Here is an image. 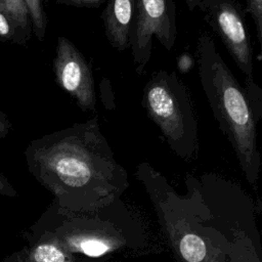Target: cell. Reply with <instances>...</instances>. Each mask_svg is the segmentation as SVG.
<instances>
[{
	"label": "cell",
	"instance_id": "10",
	"mask_svg": "<svg viewBox=\"0 0 262 262\" xmlns=\"http://www.w3.org/2000/svg\"><path fill=\"white\" fill-rule=\"evenodd\" d=\"M29 12L32 32L39 41L45 39L47 30V16L45 13L43 0H24Z\"/></svg>",
	"mask_w": 262,
	"mask_h": 262
},
{
	"label": "cell",
	"instance_id": "7",
	"mask_svg": "<svg viewBox=\"0 0 262 262\" xmlns=\"http://www.w3.org/2000/svg\"><path fill=\"white\" fill-rule=\"evenodd\" d=\"M101 18L105 37L118 51L129 48L135 0H106Z\"/></svg>",
	"mask_w": 262,
	"mask_h": 262
},
{
	"label": "cell",
	"instance_id": "2",
	"mask_svg": "<svg viewBox=\"0 0 262 262\" xmlns=\"http://www.w3.org/2000/svg\"><path fill=\"white\" fill-rule=\"evenodd\" d=\"M195 61L202 88L220 130L231 143L250 181L260 168L257 124L243 86L217 50L211 35L202 31L196 40Z\"/></svg>",
	"mask_w": 262,
	"mask_h": 262
},
{
	"label": "cell",
	"instance_id": "15",
	"mask_svg": "<svg viewBox=\"0 0 262 262\" xmlns=\"http://www.w3.org/2000/svg\"><path fill=\"white\" fill-rule=\"evenodd\" d=\"M56 3L61 5L74 6V7H86V8H98L106 0H55Z\"/></svg>",
	"mask_w": 262,
	"mask_h": 262
},
{
	"label": "cell",
	"instance_id": "3",
	"mask_svg": "<svg viewBox=\"0 0 262 262\" xmlns=\"http://www.w3.org/2000/svg\"><path fill=\"white\" fill-rule=\"evenodd\" d=\"M141 105L178 157L188 161L195 156L198 118L188 88L175 72H155L143 88Z\"/></svg>",
	"mask_w": 262,
	"mask_h": 262
},
{
	"label": "cell",
	"instance_id": "18",
	"mask_svg": "<svg viewBox=\"0 0 262 262\" xmlns=\"http://www.w3.org/2000/svg\"><path fill=\"white\" fill-rule=\"evenodd\" d=\"M11 130V123L9 122L5 113L0 110V138H4Z\"/></svg>",
	"mask_w": 262,
	"mask_h": 262
},
{
	"label": "cell",
	"instance_id": "4",
	"mask_svg": "<svg viewBox=\"0 0 262 262\" xmlns=\"http://www.w3.org/2000/svg\"><path fill=\"white\" fill-rule=\"evenodd\" d=\"M177 37L174 0H135L129 48L135 72L144 73L152 50V39L171 51Z\"/></svg>",
	"mask_w": 262,
	"mask_h": 262
},
{
	"label": "cell",
	"instance_id": "17",
	"mask_svg": "<svg viewBox=\"0 0 262 262\" xmlns=\"http://www.w3.org/2000/svg\"><path fill=\"white\" fill-rule=\"evenodd\" d=\"M0 194L6 196H15L17 194L15 189L2 173H0Z\"/></svg>",
	"mask_w": 262,
	"mask_h": 262
},
{
	"label": "cell",
	"instance_id": "16",
	"mask_svg": "<svg viewBox=\"0 0 262 262\" xmlns=\"http://www.w3.org/2000/svg\"><path fill=\"white\" fill-rule=\"evenodd\" d=\"M193 64H194V59L187 52L181 53L176 59V68L182 74L188 73L193 67Z\"/></svg>",
	"mask_w": 262,
	"mask_h": 262
},
{
	"label": "cell",
	"instance_id": "19",
	"mask_svg": "<svg viewBox=\"0 0 262 262\" xmlns=\"http://www.w3.org/2000/svg\"><path fill=\"white\" fill-rule=\"evenodd\" d=\"M184 1H185V4H186L188 10L191 12L194 11L195 8H198V6L201 2V0H184Z\"/></svg>",
	"mask_w": 262,
	"mask_h": 262
},
{
	"label": "cell",
	"instance_id": "12",
	"mask_svg": "<svg viewBox=\"0 0 262 262\" xmlns=\"http://www.w3.org/2000/svg\"><path fill=\"white\" fill-rule=\"evenodd\" d=\"M79 249L88 256L98 257L108 251V245L99 238H85L79 243Z\"/></svg>",
	"mask_w": 262,
	"mask_h": 262
},
{
	"label": "cell",
	"instance_id": "5",
	"mask_svg": "<svg viewBox=\"0 0 262 262\" xmlns=\"http://www.w3.org/2000/svg\"><path fill=\"white\" fill-rule=\"evenodd\" d=\"M198 8L238 70L245 77H254L253 48L239 0H201Z\"/></svg>",
	"mask_w": 262,
	"mask_h": 262
},
{
	"label": "cell",
	"instance_id": "8",
	"mask_svg": "<svg viewBox=\"0 0 262 262\" xmlns=\"http://www.w3.org/2000/svg\"><path fill=\"white\" fill-rule=\"evenodd\" d=\"M0 11L13 26L19 45H26L31 37L32 26L24 0H0Z\"/></svg>",
	"mask_w": 262,
	"mask_h": 262
},
{
	"label": "cell",
	"instance_id": "6",
	"mask_svg": "<svg viewBox=\"0 0 262 262\" xmlns=\"http://www.w3.org/2000/svg\"><path fill=\"white\" fill-rule=\"evenodd\" d=\"M52 67L56 84L83 112H94L97 99L91 64L77 46L63 36L57 38Z\"/></svg>",
	"mask_w": 262,
	"mask_h": 262
},
{
	"label": "cell",
	"instance_id": "13",
	"mask_svg": "<svg viewBox=\"0 0 262 262\" xmlns=\"http://www.w3.org/2000/svg\"><path fill=\"white\" fill-rule=\"evenodd\" d=\"M0 41L13 42L19 45L17 34L9 19L0 11Z\"/></svg>",
	"mask_w": 262,
	"mask_h": 262
},
{
	"label": "cell",
	"instance_id": "9",
	"mask_svg": "<svg viewBox=\"0 0 262 262\" xmlns=\"http://www.w3.org/2000/svg\"><path fill=\"white\" fill-rule=\"evenodd\" d=\"M179 251L186 262H202L206 256V245L196 234L188 233L181 238Z\"/></svg>",
	"mask_w": 262,
	"mask_h": 262
},
{
	"label": "cell",
	"instance_id": "1",
	"mask_svg": "<svg viewBox=\"0 0 262 262\" xmlns=\"http://www.w3.org/2000/svg\"><path fill=\"white\" fill-rule=\"evenodd\" d=\"M25 156L31 174L54 192L126 181L97 116L32 140Z\"/></svg>",
	"mask_w": 262,
	"mask_h": 262
},
{
	"label": "cell",
	"instance_id": "14",
	"mask_svg": "<svg viewBox=\"0 0 262 262\" xmlns=\"http://www.w3.org/2000/svg\"><path fill=\"white\" fill-rule=\"evenodd\" d=\"M99 97L106 110H114L115 105V95L112 89V85L108 79L103 78L99 83Z\"/></svg>",
	"mask_w": 262,
	"mask_h": 262
},
{
	"label": "cell",
	"instance_id": "11",
	"mask_svg": "<svg viewBox=\"0 0 262 262\" xmlns=\"http://www.w3.org/2000/svg\"><path fill=\"white\" fill-rule=\"evenodd\" d=\"M243 88L253 114L259 122L262 118V89L255 82L254 77H246L245 86Z\"/></svg>",
	"mask_w": 262,
	"mask_h": 262
}]
</instances>
